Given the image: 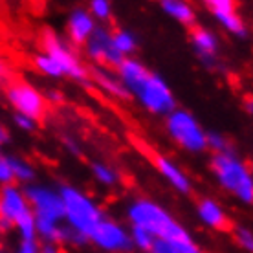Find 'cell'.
<instances>
[{
	"label": "cell",
	"mask_w": 253,
	"mask_h": 253,
	"mask_svg": "<svg viewBox=\"0 0 253 253\" xmlns=\"http://www.w3.org/2000/svg\"><path fill=\"white\" fill-rule=\"evenodd\" d=\"M130 218L136 224V228L145 229L147 233L158 235L160 241L167 244H185L191 242L184 229L176 222L169 218V215L158 206L151 202H138L130 209Z\"/></svg>",
	"instance_id": "cell-1"
},
{
	"label": "cell",
	"mask_w": 253,
	"mask_h": 253,
	"mask_svg": "<svg viewBox=\"0 0 253 253\" xmlns=\"http://www.w3.org/2000/svg\"><path fill=\"white\" fill-rule=\"evenodd\" d=\"M63 206H64V215H68V220L76 231L83 233L84 237L90 235V231L97 226L99 222V211L94 204L90 202L86 196L77 193L76 189H63Z\"/></svg>",
	"instance_id": "cell-2"
},
{
	"label": "cell",
	"mask_w": 253,
	"mask_h": 253,
	"mask_svg": "<svg viewBox=\"0 0 253 253\" xmlns=\"http://www.w3.org/2000/svg\"><path fill=\"white\" fill-rule=\"evenodd\" d=\"M7 97L9 101L24 114V118L35 121H42L46 114L44 99L24 83H11L7 86Z\"/></svg>",
	"instance_id": "cell-3"
},
{
	"label": "cell",
	"mask_w": 253,
	"mask_h": 253,
	"mask_svg": "<svg viewBox=\"0 0 253 253\" xmlns=\"http://www.w3.org/2000/svg\"><path fill=\"white\" fill-rule=\"evenodd\" d=\"M169 130L182 145L191 151H200L206 147V136L187 112H174L169 118Z\"/></svg>",
	"instance_id": "cell-4"
},
{
	"label": "cell",
	"mask_w": 253,
	"mask_h": 253,
	"mask_svg": "<svg viewBox=\"0 0 253 253\" xmlns=\"http://www.w3.org/2000/svg\"><path fill=\"white\" fill-rule=\"evenodd\" d=\"M42 46L48 51V57L57 64L59 68H61V72H66V74H70V76L76 77V79H84L86 77V72H84V68H81V64L77 63V59L48 30L42 35Z\"/></svg>",
	"instance_id": "cell-5"
},
{
	"label": "cell",
	"mask_w": 253,
	"mask_h": 253,
	"mask_svg": "<svg viewBox=\"0 0 253 253\" xmlns=\"http://www.w3.org/2000/svg\"><path fill=\"white\" fill-rule=\"evenodd\" d=\"M138 95L141 97V101L145 103V107L152 112H169L174 107L171 92L160 77H149V81L145 83V86L141 88Z\"/></svg>",
	"instance_id": "cell-6"
},
{
	"label": "cell",
	"mask_w": 253,
	"mask_h": 253,
	"mask_svg": "<svg viewBox=\"0 0 253 253\" xmlns=\"http://www.w3.org/2000/svg\"><path fill=\"white\" fill-rule=\"evenodd\" d=\"M213 169L216 171L218 178H220V182L224 184V187H228V189H233L237 191V187L250 178L248 174L246 167L242 164H239L233 156H229V154H216L215 160H213Z\"/></svg>",
	"instance_id": "cell-7"
},
{
	"label": "cell",
	"mask_w": 253,
	"mask_h": 253,
	"mask_svg": "<svg viewBox=\"0 0 253 253\" xmlns=\"http://www.w3.org/2000/svg\"><path fill=\"white\" fill-rule=\"evenodd\" d=\"M88 237H92V241L95 244H99L105 250H112V252H123V250H128V246H130V241L123 233V229L112 224V222L99 220L97 226L90 231Z\"/></svg>",
	"instance_id": "cell-8"
},
{
	"label": "cell",
	"mask_w": 253,
	"mask_h": 253,
	"mask_svg": "<svg viewBox=\"0 0 253 253\" xmlns=\"http://www.w3.org/2000/svg\"><path fill=\"white\" fill-rule=\"evenodd\" d=\"M28 198L33 202L35 209H37V215L39 218H44V220H50V222H55L59 220L61 216H64V206H63V200L55 196L53 193L46 189H28Z\"/></svg>",
	"instance_id": "cell-9"
},
{
	"label": "cell",
	"mask_w": 253,
	"mask_h": 253,
	"mask_svg": "<svg viewBox=\"0 0 253 253\" xmlns=\"http://www.w3.org/2000/svg\"><path fill=\"white\" fill-rule=\"evenodd\" d=\"M88 50L92 53V57H95L99 63L107 64V66H121V63L125 61L123 55L116 50L114 44H112V37L108 35L105 30H95L92 33V39H90Z\"/></svg>",
	"instance_id": "cell-10"
},
{
	"label": "cell",
	"mask_w": 253,
	"mask_h": 253,
	"mask_svg": "<svg viewBox=\"0 0 253 253\" xmlns=\"http://www.w3.org/2000/svg\"><path fill=\"white\" fill-rule=\"evenodd\" d=\"M120 72L121 77H123V86L130 88L136 94L141 92V88L145 86V83L151 77V74L141 64L134 63V61H123L120 66Z\"/></svg>",
	"instance_id": "cell-11"
},
{
	"label": "cell",
	"mask_w": 253,
	"mask_h": 253,
	"mask_svg": "<svg viewBox=\"0 0 253 253\" xmlns=\"http://www.w3.org/2000/svg\"><path fill=\"white\" fill-rule=\"evenodd\" d=\"M26 211L28 208H26L24 198L11 187L4 189L0 196V216L7 218L9 222H15L20 215H24Z\"/></svg>",
	"instance_id": "cell-12"
},
{
	"label": "cell",
	"mask_w": 253,
	"mask_h": 253,
	"mask_svg": "<svg viewBox=\"0 0 253 253\" xmlns=\"http://www.w3.org/2000/svg\"><path fill=\"white\" fill-rule=\"evenodd\" d=\"M147 154H149V158L152 160V164L158 167V171L164 172L165 176H167V180H169L174 187H178V189L184 191V193H187V191H189V182H187V178L178 171L171 162H167V160L162 158V156H160V154H156V152H147Z\"/></svg>",
	"instance_id": "cell-13"
},
{
	"label": "cell",
	"mask_w": 253,
	"mask_h": 253,
	"mask_svg": "<svg viewBox=\"0 0 253 253\" xmlns=\"http://www.w3.org/2000/svg\"><path fill=\"white\" fill-rule=\"evenodd\" d=\"M198 213H200V216L208 222L209 226H213V228H216V229L229 231L231 226H233L231 220H228L226 215L222 213V209L218 208L216 204L211 202V200H204V202L200 204V208H198Z\"/></svg>",
	"instance_id": "cell-14"
},
{
	"label": "cell",
	"mask_w": 253,
	"mask_h": 253,
	"mask_svg": "<svg viewBox=\"0 0 253 253\" xmlns=\"http://www.w3.org/2000/svg\"><path fill=\"white\" fill-rule=\"evenodd\" d=\"M92 20L86 13L83 11H76L72 15V19H70V35L72 39L76 41V42H83L84 39L88 37V33L92 32Z\"/></svg>",
	"instance_id": "cell-15"
},
{
	"label": "cell",
	"mask_w": 253,
	"mask_h": 253,
	"mask_svg": "<svg viewBox=\"0 0 253 253\" xmlns=\"http://www.w3.org/2000/svg\"><path fill=\"white\" fill-rule=\"evenodd\" d=\"M92 76H94V79L101 84L103 88L108 90L112 95H116V97H121V99H126V97H128V90L123 86V83H118L116 79H112L110 76L103 74L101 70H92Z\"/></svg>",
	"instance_id": "cell-16"
},
{
	"label": "cell",
	"mask_w": 253,
	"mask_h": 253,
	"mask_svg": "<svg viewBox=\"0 0 253 253\" xmlns=\"http://www.w3.org/2000/svg\"><path fill=\"white\" fill-rule=\"evenodd\" d=\"M191 35H193V41H195L196 48H198V51H200L202 55L208 57V55H213V53H215L216 42L211 33H208L206 30L195 26V28H191Z\"/></svg>",
	"instance_id": "cell-17"
},
{
	"label": "cell",
	"mask_w": 253,
	"mask_h": 253,
	"mask_svg": "<svg viewBox=\"0 0 253 253\" xmlns=\"http://www.w3.org/2000/svg\"><path fill=\"white\" fill-rule=\"evenodd\" d=\"M164 9L167 13H171L172 17H176L178 20H182V22H187V24H191L193 20H195V17H193V9H191L187 4H184V2H174V0H167V2H164Z\"/></svg>",
	"instance_id": "cell-18"
},
{
	"label": "cell",
	"mask_w": 253,
	"mask_h": 253,
	"mask_svg": "<svg viewBox=\"0 0 253 253\" xmlns=\"http://www.w3.org/2000/svg\"><path fill=\"white\" fill-rule=\"evenodd\" d=\"M216 17H218V20L220 22H224V26H228L231 32L235 33H244V26H242L241 19L235 15V11H220V13H215Z\"/></svg>",
	"instance_id": "cell-19"
},
{
	"label": "cell",
	"mask_w": 253,
	"mask_h": 253,
	"mask_svg": "<svg viewBox=\"0 0 253 253\" xmlns=\"http://www.w3.org/2000/svg\"><path fill=\"white\" fill-rule=\"evenodd\" d=\"M15 224L20 228V231H22V237L26 239V242H30L33 239V228H35V224H33V216L30 211H26L24 215H20L17 220H15Z\"/></svg>",
	"instance_id": "cell-20"
},
{
	"label": "cell",
	"mask_w": 253,
	"mask_h": 253,
	"mask_svg": "<svg viewBox=\"0 0 253 253\" xmlns=\"http://www.w3.org/2000/svg\"><path fill=\"white\" fill-rule=\"evenodd\" d=\"M112 44H114V48L120 51L121 55L134 50V41L128 33H116L114 37H112Z\"/></svg>",
	"instance_id": "cell-21"
},
{
	"label": "cell",
	"mask_w": 253,
	"mask_h": 253,
	"mask_svg": "<svg viewBox=\"0 0 253 253\" xmlns=\"http://www.w3.org/2000/svg\"><path fill=\"white\" fill-rule=\"evenodd\" d=\"M7 164H9V169H11L13 176H19L20 180H30V178L33 176V171L28 167V165H24L22 162H19V160H7Z\"/></svg>",
	"instance_id": "cell-22"
},
{
	"label": "cell",
	"mask_w": 253,
	"mask_h": 253,
	"mask_svg": "<svg viewBox=\"0 0 253 253\" xmlns=\"http://www.w3.org/2000/svg\"><path fill=\"white\" fill-rule=\"evenodd\" d=\"M35 63H37V66L42 70V72L50 74V76H61V74H63L61 68H59L57 64L53 63L50 57H42V55H39V57L35 59Z\"/></svg>",
	"instance_id": "cell-23"
},
{
	"label": "cell",
	"mask_w": 253,
	"mask_h": 253,
	"mask_svg": "<svg viewBox=\"0 0 253 253\" xmlns=\"http://www.w3.org/2000/svg\"><path fill=\"white\" fill-rule=\"evenodd\" d=\"M134 239H136V244L141 246L143 250H151L152 244H154V242H152V235L147 233L145 229H141V228L134 229Z\"/></svg>",
	"instance_id": "cell-24"
},
{
	"label": "cell",
	"mask_w": 253,
	"mask_h": 253,
	"mask_svg": "<svg viewBox=\"0 0 253 253\" xmlns=\"http://www.w3.org/2000/svg\"><path fill=\"white\" fill-rule=\"evenodd\" d=\"M94 172L95 176H97V180H101L103 184H114V172L110 171V169H107V167H103V165H94Z\"/></svg>",
	"instance_id": "cell-25"
},
{
	"label": "cell",
	"mask_w": 253,
	"mask_h": 253,
	"mask_svg": "<svg viewBox=\"0 0 253 253\" xmlns=\"http://www.w3.org/2000/svg\"><path fill=\"white\" fill-rule=\"evenodd\" d=\"M237 193H239V196H241L244 202H252V196H253L252 178H246V180L237 187Z\"/></svg>",
	"instance_id": "cell-26"
},
{
	"label": "cell",
	"mask_w": 253,
	"mask_h": 253,
	"mask_svg": "<svg viewBox=\"0 0 253 253\" xmlns=\"http://www.w3.org/2000/svg\"><path fill=\"white\" fill-rule=\"evenodd\" d=\"M208 6L213 7V11L215 13L235 11V4L233 2H229V0H211V2H208Z\"/></svg>",
	"instance_id": "cell-27"
},
{
	"label": "cell",
	"mask_w": 253,
	"mask_h": 253,
	"mask_svg": "<svg viewBox=\"0 0 253 253\" xmlns=\"http://www.w3.org/2000/svg\"><path fill=\"white\" fill-rule=\"evenodd\" d=\"M11 180H13V172L9 169L7 160L0 158V182H11Z\"/></svg>",
	"instance_id": "cell-28"
},
{
	"label": "cell",
	"mask_w": 253,
	"mask_h": 253,
	"mask_svg": "<svg viewBox=\"0 0 253 253\" xmlns=\"http://www.w3.org/2000/svg\"><path fill=\"white\" fill-rule=\"evenodd\" d=\"M92 7H94V13L97 17H101V19L108 17V4L105 0H95V2H92Z\"/></svg>",
	"instance_id": "cell-29"
},
{
	"label": "cell",
	"mask_w": 253,
	"mask_h": 253,
	"mask_svg": "<svg viewBox=\"0 0 253 253\" xmlns=\"http://www.w3.org/2000/svg\"><path fill=\"white\" fill-rule=\"evenodd\" d=\"M239 241L242 242V246H246V250H252L253 248L252 233L248 229H239Z\"/></svg>",
	"instance_id": "cell-30"
},
{
	"label": "cell",
	"mask_w": 253,
	"mask_h": 253,
	"mask_svg": "<svg viewBox=\"0 0 253 253\" xmlns=\"http://www.w3.org/2000/svg\"><path fill=\"white\" fill-rule=\"evenodd\" d=\"M211 143V147H215V149H218V151H222L224 147H226V143H224V139L220 138V136H215V134H211V136H208L206 138V143Z\"/></svg>",
	"instance_id": "cell-31"
},
{
	"label": "cell",
	"mask_w": 253,
	"mask_h": 253,
	"mask_svg": "<svg viewBox=\"0 0 253 253\" xmlns=\"http://www.w3.org/2000/svg\"><path fill=\"white\" fill-rule=\"evenodd\" d=\"M20 253H37V250H35V244H33L32 241H30V242H24V246H22Z\"/></svg>",
	"instance_id": "cell-32"
},
{
	"label": "cell",
	"mask_w": 253,
	"mask_h": 253,
	"mask_svg": "<svg viewBox=\"0 0 253 253\" xmlns=\"http://www.w3.org/2000/svg\"><path fill=\"white\" fill-rule=\"evenodd\" d=\"M17 123L20 126H24V128H32V121L28 120V118H22V116H17Z\"/></svg>",
	"instance_id": "cell-33"
},
{
	"label": "cell",
	"mask_w": 253,
	"mask_h": 253,
	"mask_svg": "<svg viewBox=\"0 0 253 253\" xmlns=\"http://www.w3.org/2000/svg\"><path fill=\"white\" fill-rule=\"evenodd\" d=\"M7 138H9V134H7V130H6V128H2V126H0V143H4V141H6Z\"/></svg>",
	"instance_id": "cell-34"
}]
</instances>
